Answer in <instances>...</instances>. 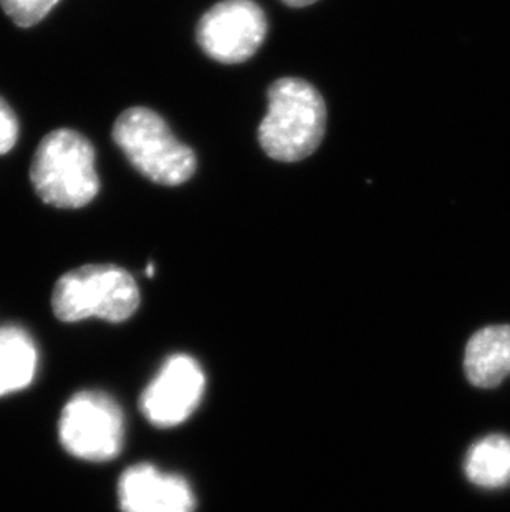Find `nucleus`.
<instances>
[{
	"label": "nucleus",
	"instance_id": "1",
	"mask_svg": "<svg viewBox=\"0 0 510 512\" xmlns=\"http://www.w3.org/2000/svg\"><path fill=\"white\" fill-rule=\"evenodd\" d=\"M267 98L269 108L257 133L265 155L282 163L313 155L327 128V105L317 88L302 78H279Z\"/></svg>",
	"mask_w": 510,
	"mask_h": 512
},
{
	"label": "nucleus",
	"instance_id": "2",
	"mask_svg": "<svg viewBox=\"0 0 510 512\" xmlns=\"http://www.w3.org/2000/svg\"><path fill=\"white\" fill-rule=\"evenodd\" d=\"M97 155L92 143L78 131L55 130L40 141L30 166V181L45 204L80 209L100 193Z\"/></svg>",
	"mask_w": 510,
	"mask_h": 512
},
{
	"label": "nucleus",
	"instance_id": "3",
	"mask_svg": "<svg viewBox=\"0 0 510 512\" xmlns=\"http://www.w3.org/2000/svg\"><path fill=\"white\" fill-rule=\"evenodd\" d=\"M135 277L115 264H90L58 279L52 294L53 314L62 322L106 320L121 324L140 307Z\"/></svg>",
	"mask_w": 510,
	"mask_h": 512
},
{
	"label": "nucleus",
	"instance_id": "4",
	"mask_svg": "<svg viewBox=\"0 0 510 512\" xmlns=\"http://www.w3.org/2000/svg\"><path fill=\"white\" fill-rule=\"evenodd\" d=\"M113 140L136 171L163 186H179L198 168L194 151L173 135L163 116L150 108L133 107L113 125Z\"/></svg>",
	"mask_w": 510,
	"mask_h": 512
},
{
	"label": "nucleus",
	"instance_id": "5",
	"mask_svg": "<svg viewBox=\"0 0 510 512\" xmlns=\"http://www.w3.org/2000/svg\"><path fill=\"white\" fill-rule=\"evenodd\" d=\"M58 435L70 455L102 463L120 455L125 420L120 406L110 395L80 392L63 408Z\"/></svg>",
	"mask_w": 510,
	"mask_h": 512
},
{
	"label": "nucleus",
	"instance_id": "6",
	"mask_svg": "<svg viewBox=\"0 0 510 512\" xmlns=\"http://www.w3.org/2000/svg\"><path fill=\"white\" fill-rule=\"evenodd\" d=\"M269 32L265 12L254 0H222L201 17L196 39L204 54L226 65L254 57Z\"/></svg>",
	"mask_w": 510,
	"mask_h": 512
},
{
	"label": "nucleus",
	"instance_id": "7",
	"mask_svg": "<svg viewBox=\"0 0 510 512\" xmlns=\"http://www.w3.org/2000/svg\"><path fill=\"white\" fill-rule=\"evenodd\" d=\"M204 388L206 377L198 360L189 355H173L141 393V413L159 428L181 425L198 410Z\"/></svg>",
	"mask_w": 510,
	"mask_h": 512
},
{
	"label": "nucleus",
	"instance_id": "8",
	"mask_svg": "<svg viewBox=\"0 0 510 512\" xmlns=\"http://www.w3.org/2000/svg\"><path fill=\"white\" fill-rule=\"evenodd\" d=\"M118 499L123 512H194L196 498L186 479L153 464H136L121 474Z\"/></svg>",
	"mask_w": 510,
	"mask_h": 512
},
{
	"label": "nucleus",
	"instance_id": "9",
	"mask_svg": "<svg viewBox=\"0 0 510 512\" xmlns=\"http://www.w3.org/2000/svg\"><path fill=\"white\" fill-rule=\"evenodd\" d=\"M464 373L477 388H496L510 375V325H492L472 335Z\"/></svg>",
	"mask_w": 510,
	"mask_h": 512
},
{
	"label": "nucleus",
	"instance_id": "10",
	"mask_svg": "<svg viewBox=\"0 0 510 512\" xmlns=\"http://www.w3.org/2000/svg\"><path fill=\"white\" fill-rule=\"evenodd\" d=\"M34 340L17 325L0 327V397L29 387L37 372Z\"/></svg>",
	"mask_w": 510,
	"mask_h": 512
},
{
	"label": "nucleus",
	"instance_id": "11",
	"mask_svg": "<svg viewBox=\"0 0 510 512\" xmlns=\"http://www.w3.org/2000/svg\"><path fill=\"white\" fill-rule=\"evenodd\" d=\"M464 473L472 484L484 489L510 486V438L489 435L467 450Z\"/></svg>",
	"mask_w": 510,
	"mask_h": 512
},
{
	"label": "nucleus",
	"instance_id": "12",
	"mask_svg": "<svg viewBox=\"0 0 510 512\" xmlns=\"http://www.w3.org/2000/svg\"><path fill=\"white\" fill-rule=\"evenodd\" d=\"M60 0H0V7L19 27H32L49 15Z\"/></svg>",
	"mask_w": 510,
	"mask_h": 512
},
{
	"label": "nucleus",
	"instance_id": "13",
	"mask_svg": "<svg viewBox=\"0 0 510 512\" xmlns=\"http://www.w3.org/2000/svg\"><path fill=\"white\" fill-rule=\"evenodd\" d=\"M19 138V121L9 103L0 97V155L9 153Z\"/></svg>",
	"mask_w": 510,
	"mask_h": 512
},
{
	"label": "nucleus",
	"instance_id": "14",
	"mask_svg": "<svg viewBox=\"0 0 510 512\" xmlns=\"http://www.w3.org/2000/svg\"><path fill=\"white\" fill-rule=\"evenodd\" d=\"M285 5H289V7H297V9H300V7H307V5H312L317 2V0H282Z\"/></svg>",
	"mask_w": 510,
	"mask_h": 512
},
{
	"label": "nucleus",
	"instance_id": "15",
	"mask_svg": "<svg viewBox=\"0 0 510 512\" xmlns=\"http://www.w3.org/2000/svg\"><path fill=\"white\" fill-rule=\"evenodd\" d=\"M146 274H148V276H150V277H153V274H154L153 264H150V266H148V269H146Z\"/></svg>",
	"mask_w": 510,
	"mask_h": 512
}]
</instances>
